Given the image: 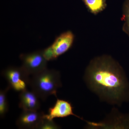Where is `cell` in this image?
Masks as SVG:
<instances>
[{
	"label": "cell",
	"instance_id": "6da1fadb",
	"mask_svg": "<svg viewBox=\"0 0 129 129\" xmlns=\"http://www.w3.org/2000/svg\"><path fill=\"white\" fill-rule=\"evenodd\" d=\"M84 79L102 101L121 106L129 101V82L123 68L111 56L97 57L86 69Z\"/></svg>",
	"mask_w": 129,
	"mask_h": 129
},
{
	"label": "cell",
	"instance_id": "7a4b0ae2",
	"mask_svg": "<svg viewBox=\"0 0 129 129\" xmlns=\"http://www.w3.org/2000/svg\"><path fill=\"white\" fill-rule=\"evenodd\" d=\"M29 85L32 91L43 101L51 95L57 97L58 89L62 85L60 73L55 70L47 69L32 75Z\"/></svg>",
	"mask_w": 129,
	"mask_h": 129
},
{
	"label": "cell",
	"instance_id": "3957f363",
	"mask_svg": "<svg viewBox=\"0 0 129 129\" xmlns=\"http://www.w3.org/2000/svg\"><path fill=\"white\" fill-rule=\"evenodd\" d=\"M74 39L71 30L63 32L56 37L53 44L42 50L44 57L47 61L56 60L72 47Z\"/></svg>",
	"mask_w": 129,
	"mask_h": 129
},
{
	"label": "cell",
	"instance_id": "277c9868",
	"mask_svg": "<svg viewBox=\"0 0 129 129\" xmlns=\"http://www.w3.org/2000/svg\"><path fill=\"white\" fill-rule=\"evenodd\" d=\"M2 75L7 80L10 89L15 91H23L30 84L29 75L21 67H8L3 71Z\"/></svg>",
	"mask_w": 129,
	"mask_h": 129
},
{
	"label": "cell",
	"instance_id": "5b68a950",
	"mask_svg": "<svg viewBox=\"0 0 129 129\" xmlns=\"http://www.w3.org/2000/svg\"><path fill=\"white\" fill-rule=\"evenodd\" d=\"M22 62L21 67L29 75H34L47 69V62L42 50L22 53L19 56Z\"/></svg>",
	"mask_w": 129,
	"mask_h": 129
},
{
	"label": "cell",
	"instance_id": "8992f818",
	"mask_svg": "<svg viewBox=\"0 0 129 129\" xmlns=\"http://www.w3.org/2000/svg\"><path fill=\"white\" fill-rule=\"evenodd\" d=\"M73 108L69 102L57 99L54 106L48 109V114H45L44 116L48 119L52 120L55 118H65L73 115L84 120L83 118L74 113Z\"/></svg>",
	"mask_w": 129,
	"mask_h": 129
},
{
	"label": "cell",
	"instance_id": "52a82bcc",
	"mask_svg": "<svg viewBox=\"0 0 129 129\" xmlns=\"http://www.w3.org/2000/svg\"><path fill=\"white\" fill-rule=\"evenodd\" d=\"M44 114L38 111L23 110L16 121V125L20 128L37 129Z\"/></svg>",
	"mask_w": 129,
	"mask_h": 129
},
{
	"label": "cell",
	"instance_id": "ba28073f",
	"mask_svg": "<svg viewBox=\"0 0 129 129\" xmlns=\"http://www.w3.org/2000/svg\"><path fill=\"white\" fill-rule=\"evenodd\" d=\"M39 98L32 90H25L19 94V107L24 111H38L41 106Z\"/></svg>",
	"mask_w": 129,
	"mask_h": 129
},
{
	"label": "cell",
	"instance_id": "9c48e42d",
	"mask_svg": "<svg viewBox=\"0 0 129 129\" xmlns=\"http://www.w3.org/2000/svg\"><path fill=\"white\" fill-rule=\"evenodd\" d=\"M89 11L96 15L102 12L107 7L106 0H83Z\"/></svg>",
	"mask_w": 129,
	"mask_h": 129
},
{
	"label": "cell",
	"instance_id": "30bf717a",
	"mask_svg": "<svg viewBox=\"0 0 129 129\" xmlns=\"http://www.w3.org/2000/svg\"><path fill=\"white\" fill-rule=\"evenodd\" d=\"M10 89L8 86L5 89L1 90L0 91V117L1 118L4 117L9 109L7 93Z\"/></svg>",
	"mask_w": 129,
	"mask_h": 129
},
{
	"label": "cell",
	"instance_id": "8fae6325",
	"mask_svg": "<svg viewBox=\"0 0 129 129\" xmlns=\"http://www.w3.org/2000/svg\"><path fill=\"white\" fill-rule=\"evenodd\" d=\"M122 18L124 21L123 30L129 36V0H125L123 5Z\"/></svg>",
	"mask_w": 129,
	"mask_h": 129
},
{
	"label": "cell",
	"instance_id": "7c38bea8",
	"mask_svg": "<svg viewBox=\"0 0 129 129\" xmlns=\"http://www.w3.org/2000/svg\"><path fill=\"white\" fill-rule=\"evenodd\" d=\"M45 115V114H44ZM44 116L41 122L39 125L38 129H58L60 128V126L53 121L50 120Z\"/></svg>",
	"mask_w": 129,
	"mask_h": 129
}]
</instances>
